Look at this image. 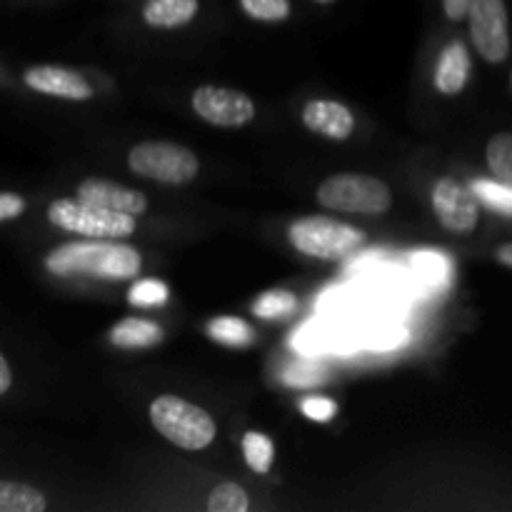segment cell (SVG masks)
I'll return each instance as SVG.
<instances>
[{"instance_id": "cell-1", "label": "cell", "mask_w": 512, "mask_h": 512, "mask_svg": "<svg viewBox=\"0 0 512 512\" xmlns=\"http://www.w3.org/2000/svg\"><path fill=\"white\" fill-rule=\"evenodd\" d=\"M45 268L55 275H90L103 280L135 278L143 268V255L120 240H80L48 253Z\"/></svg>"}, {"instance_id": "cell-2", "label": "cell", "mask_w": 512, "mask_h": 512, "mask_svg": "<svg viewBox=\"0 0 512 512\" xmlns=\"http://www.w3.org/2000/svg\"><path fill=\"white\" fill-rule=\"evenodd\" d=\"M150 420L165 440L183 450H203L215 440V420L178 395L155 398L150 405Z\"/></svg>"}, {"instance_id": "cell-3", "label": "cell", "mask_w": 512, "mask_h": 512, "mask_svg": "<svg viewBox=\"0 0 512 512\" xmlns=\"http://www.w3.org/2000/svg\"><path fill=\"white\" fill-rule=\"evenodd\" d=\"M288 238L298 253L318 260H343L365 243L363 230L328 215L298 218L288 228Z\"/></svg>"}, {"instance_id": "cell-4", "label": "cell", "mask_w": 512, "mask_h": 512, "mask_svg": "<svg viewBox=\"0 0 512 512\" xmlns=\"http://www.w3.org/2000/svg\"><path fill=\"white\" fill-rule=\"evenodd\" d=\"M48 220L65 233L95 240H123L135 233V215L115 213L80 198H60L48 208Z\"/></svg>"}, {"instance_id": "cell-5", "label": "cell", "mask_w": 512, "mask_h": 512, "mask_svg": "<svg viewBox=\"0 0 512 512\" xmlns=\"http://www.w3.org/2000/svg\"><path fill=\"white\" fill-rule=\"evenodd\" d=\"M318 203L338 213L380 215L393 205V193L380 178L363 173H338L318 188Z\"/></svg>"}, {"instance_id": "cell-6", "label": "cell", "mask_w": 512, "mask_h": 512, "mask_svg": "<svg viewBox=\"0 0 512 512\" xmlns=\"http://www.w3.org/2000/svg\"><path fill=\"white\" fill-rule=\"evenodd\" d=\"M128 168L140 178L165 185H188L198 178V155L190 148L165 140H148L130 150Z\"/></svg>"}, {"instance_id": "cell-7", "label": "cell", "mask_w": 512, "mask_h": 512, "mask_svg": "<svg viewBox=\"0 0 512 512\" xmlns=\"http://www.w3.org/2000/svg\"><path fill=\"white\" fill-rule=\"evenodd\" d=\"M468 20L470 38L480 58L503 63L510 55V15L505 0H473Z\"/></svg>"}, {"instance_id": "cell-8", "label": "cell", "mask_w": 512, "mask_h": 512, "mask_svg": "<svg viewBox=\"0 0 512 512\" xmlns=\"http://www.w3.org/2000/svg\"><path fill=\"white\" fill-rule=\"evenodd\" d=\"M193 110L218 128H243L255 118V103L240 90L203 85L193 93Z\"/></svg>"}, {"instance_id": "cell-9", "label": "cell", "mask_w": 512, "mask_h": 512, "mask_svg": "<svg viewBox=\"0 0 512 512\" xmlns=\"http://www.w3.org/2000/svg\"><path fill=\"white\" fill-rule=\"evenodd\" d=\"M433 208L450 233H473L480 220L478 195L455 178H440L433 188Z\"/></svg>"}, {"instance_id": "cell-10", "label": "cell", "mask_w": 512, "mask_h": 512, "mask_svg": "<svg viewBox=\"0 0 512 512\" xmlns=\"http://www.w3.org/2000/svg\"><path fill=\"white\" fill-rule=\"evenodd\" d=\"M23 80L35 93L50 95V98L90 100L95 95L93 85L83 75L70 68H60V65H35L25 70Z\"/></svg>"}, {"instance_id": "cell-11", "label": "cell", "mask_w": 512, "mask_h": 512, "mask_svg": "<svg viewBox=\"0 0 512 512\" xmlns=\"http://www.w3.org/2000/svg\"><path fill=\"white\" fill-rule=\"evenodd\" d=\"M78 198L90 205H100L105 210L128 215H143L148 210V198L140 190L125 188V185L113 183L103 178H88L78 185Z\"/></svg>"}, {"instance_id": "cell-12", "label": "cell", "mask_w": 512, "mask_h": 512, "mask_svg": "<svg viewBox=\"0 0 512 512\" xmlns=\"http://www.w3.org/2000/svg\"><path fill=\"white\" fill-rule=\"evenodd\" d=\"M305 128L330 140H348L355 130V115L338 100H310L303 108Z\"/></svg>"}, {"instance_id": "cell-13", "label": "cell", "mask_w": 512, "mask_h": 512, "mask_svg": "<svg viewBox=\"0 0 512 512\" xmlns=\"http://www.w3.org/2000/svg\"><path fill=\"white\" fill-rule=\"evenodd\" d=\"M470 70H473V63H470L468 48L463 40H453L440 53L438 68H435V88L443 95H458L468 85Z\"/></svg>"}, {"instance_id": "cell-14", "label": "cell", "mask_w": 512, "mask_h": 512, "mask_svg": "<svg viewBox=\"0 0 512 512\" xmlns=\"http://www.w3.org/2000/svg\"><path fill=\"white\" fill-rule=\"evenodd\" d=\"M410 273L423 288H445L453 278V260L443 250H415L410 255Z\"/></svg>"}, {"instance_id": "cell-15", "label": "cell", "mask_w": 512, "mask_h": 512, "mask_svg": "<svg viewBox=\"0 0 512 512\" xmlns=\"http://www.w3.org/2000/svg\"><path fill=\"white\" fill-rule=\"evenodd\" d=\"M200 0H148L143 20L150 28H180L198 15Z\"/></svg>"}, {"instance_id": "cell-16", "label": "cell", "mask_w": 512, "mask_h": 512, "mask_svg": "<svg viewBox=\"0 0 512 512\" xmlns=\"http://www.w3.org/2000/svg\"><path fill=\"white\" fill-rule=\"evenodd\" d=\"M163 340V328L148 318H125L110 330V343L118 348H153Z\"/></svg>"}, {"instance_id": "cell-17", "label": "cell", "mask_w": 512, "mask_h": 512, "mask_svg": "<svg viewBox=\"0 0 512 512\" xmlns=\"http://www.w3.org/2000/svg\"><path fill=\"white\" fill-rule=\"evenodd\" d=\"M205 333L215 343L230 345V348H248L255 343V328L245 323L243 318H233V315H220L205 325Z\"/></svg>"}, {"instance_id": "cell-18", "label": "cell", "mask_w": 512, "mask_h": 512, "mask_svg": "<svg viewBox=\"0 0 512 512\" xmlns=\"http://www.w3.org/2000/svg\"><path fill=\"white\" fill-rule=\"evenodd\" d=\"M45 508L48 503L40 490L13 480L0 483V512H43Z\"/></svg>"}, {"instance_id": "cell-19", "label": "cell", "mask_w": 512, "mask_h": 512, "mask_svg": "<svg viewBox=\"0 0 512 512\" xmlns=\"http://www.w3.org/2000/svg\"><path fill=\"white\" fill-rule=\"evenodd\" d=\"M488 168L495 175V180L510 185L512 188V135L510 133H498L490 138L488 150Z\"/></svg>"}, {"instance_id": "cell-20", "label": "cell", "mask_w": 512, "mask_h": 512, "mask_svg": "<svg viewBox=\"0 0 512 512\" xmlns=\"http://www.w3.org/2000/svg\"><path fill=\"white\" fill-rule=\"evenodd\" d=\"M298 310V298L288 290H268L253 303V313L263 320L290 318Z\"/></svg>"}, {"instance_id": "cell-21", "label": "cell", "mask_w": 512, "mask_h": 512, "mask_svg": "<svg viewBox=\"0 0 512 512\" xmlns=\"http://www.w3.org/2000/svg\"><path fill=\"white\" fill-rule=\"evenodd\" d=\"M243 455H245V463H248L255 473L265 475L270 468H273V460H275L273 440H270L265 433H245Z\"/></svg>"}, {"instance_id": "cell-22", "label": "cell", "mask_w": 512, "mask_h": 512, "mask_svg": "<svg viewBox=\"0 0 512 512\" xmlns=\"http://www.w3.org/2000/svg\"><path fill=\"white\" fill-rule=\"evenodd\" d=\"M473 193L478 195L480 203H485L488 208L498 210V213L512 215V188L510 185L500 183V180H473L470 183Z\"/></svg>"}, {"instance_id": "cell-23", "label": "cell", "mask_w": 512, "mask_h": 512, "mask_svg": "<svg viewBox=\"0 0 512 512\" xmlns=\"http://www.w3.org/2000/svg\"><path fill=\"white\" fill-rule=\"evenodd\" d=\"M240 8L248 18L260 20V23H280L293 13L290 0H240Z\"/></svg>"}, {"instance_id": "cell-24", "label": "cell", "mask_w": 512, "mask_h": 512, "mask_svg": "<svg viewBox=\"0 0 512 512\" xmlns=\"http://www.w3.org/2000/svg\"><path fill=\"white\" fill-rule=\"evenodd\" d=\"M250 500L248 493L238 483H223L210 493L208 510L210 512H248Z\"/></svg>"}, {"instance_id": "cell-25", "label": "cell", "mask_w": 512, "mask_h": 512, "mask_svg": "<svg viewBox=\"0 0 512 512\" xmlns=\"http://www.w3.org/2000/svg\"><path fill=\"white\" fill-rule=\"evenodd\" d=\"M325 380H328V375L313 360H295L293 365L283 370V383L290 385V388H315Z\"/></svg>"}, {"instance_id": "cell-26", "label": "cell", "mask_w": 512, "mask_h": 512, "mask_svg": "<svg viewBox=\"0 0 512 512\" xmlns=\"http://www.w3.org/2000/svg\"><path fill=\"white\" fill-rule=\"evenodd\" d=\"M168 295V285L160 283V280H138L128 290V303L138 305V308H155V305H163Z\"/></svg>"}, {"instance_id": "cell-27", "label": "cell", "mask_w": 512, "mask_h": 512, "mask_svg": "<svg viewBox=\"0 0 512 512\" xmlns=\"http://www.w3.org/2000/svg\"><path fill=\"white\" fill-rule=\"evenodd\" d=\"M405 330L398 328L393 323H378L368 335H365V343L373 345V348H395V345L405 343Z\"/></svg>"}, {"instance_id": "cell-28", "label": "cell", "mask_w": 512, "mask_h": 512, "mask_svg": "<svg viewBox=\"0 0 512 512\" xmlns=\"http://www.w3.org/2000/svg\"><path fill=\"white\" fill-rule=\"evenodd\" d=\"M300 410H303L305 418L315 420V423H328L338 415V405L330 398H323V395H310L300 403Z\"/></svg>"}, {"instance_id": "cell-29", "label": "cell", "mask_w": 512, "mask_h": 512, "mask_svg": "<svg viewBox=\"0 0 512 512\" xmlns=\"http://www.w3.org/2000/svg\"><path fill=\"white\" fill-rule=\"evenodd\" d=\"M25 210V200L15 193L0 195V220H13L18 218Z\"/></svg>"}, {"instance_id": "cell-30", "label": "cell", "mask_w": 512, "mask_h": 512, "mask_svg": "<svg viewBox=\"0 0 512 512\" xmlns=\"http://www.w3.org/2000/svg\"><path fill=\"white\" fill-rule=\"evenodd\" d=\"M470 5H473V0H443L445 15H448L450 20H455V23L463 18H468Z\"/></svg>"}, {"instance_id": "cell-31", "label": "cell", "mask_w": 512, "mask_h": 512, "mask_svg": "<svg viewBox=\"0 0 512 512\" xmlns=\"http://www.w3.org/2000/svg\"><path fill=\"white\" fill-rule=\"evenodd\" d=\"M348 295L343 293V290H328V295H325L323 298V308L328 310V313H340V310L345 308V305H348Z\"/></svg>"}, {"instance_id": "cell-32", "label": "cell", "mask_w": 512, "mask_h": 512, "mask_svg": "<svg viewBox=\"0 0 512 512\" xmlns=\"http://www.w3.org/2000/svg\"><path fill=\"white\" fill-rule=\"evenodd\" d=\"M10 383H13V375H10L8 358H5V355H0V395L8 393Z\"/></svg>"}, {"instance_id": "cell-33", "label": "cell", "mask_w": 512, "mask_h": 512, "mask_svg": "<svg viewBox=\"0 0 512 512\" xmlns=\"http://www.w3.org/2000/svg\"><path fill=\"white\" fill-rule=\"evenodd\" d=\"M495 258H498V263H503V265H508V268H512V243L500 245V248L495 250Z\"/></svg>"}, {"instance_id": "cell-34", "label": "cell", "mask_w": 512, "mask_h": 512, "mask_svg": "<svg viewBox=\"0 0 512 512\" xmlns=\"http://www.w3.org/2000/svg\"><path fill=\"white\" fill-rule=\"evenodd\" d=\"M315 3H333V0H315Z\"/></svg>"}]
</instances>
